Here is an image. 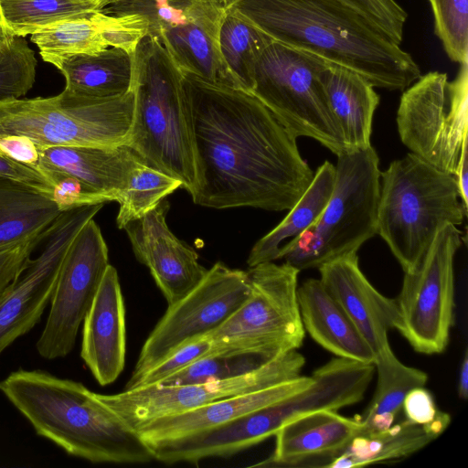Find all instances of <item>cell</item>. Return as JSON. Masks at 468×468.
<instances>
[{"label":"cell","instance_id":"cell-1","mask_svg":"<svg viewBox=\"0 0 468 468\" xmlns=\"http://www.w3.org/2000/svg\"><path fill=\"white\" fill-rule=\"evenodd\" d=\"M195 150L197 205L289 210L314 173L293 137L252 93L183 72Z\"/></svg>","mask_w":468,"mask_h":468},{"label":"cell","instance_id":"cell-2","mask_svg":"<svg viewBox=\"0 0 468 468\" xmlns=\"http://www.w3.org/2000/svg\"><path fill=\"white\" fill-rule=\"evenodd\" d=\"M272 40L347 68L374 87L403 90L421 75L411 55L339 0H229Z\"/></svg>","mask_w":468,"mask_h":468},{"label":"cell","instance_id":"cell-3","mask_svg":"<svg viewBox=\"0 0 468 468\" xmlns=\"http://www.w3.org/2000/svg\"><path fill=\"white\" fill-rule=\"evenodd\" d=\"M0 392L38 436L69 455L94 463L154 460L140 434L81 382L19 368L0 381Z\"/></svg>","mask_w":468,"mask_h":468},{"label":"cell","instance_id":"cell-4","mask_svg":"<svg viewBox=\"0 0 468 468\" xmlns=\"http://www.w3.org/2000/svg\"><path fill=\"white\" fill-rule=\"evenodd\" d=\"M134 112L126 146L147 165L197 186L191 120L183 71L159 39L145 36L133 55Z\"/></svg>","mask_w":468,"mask_h":468},{"label":"cell","instance_id":"cell-5","mask_svg":"<svg viewBox=\"0 0 468 468\" xmlns=\"http://www.w3.org/2000/svg\"><path fill=\"white\" fill-rule=\"evenodd\" d=\"M453 175L410 153L380 172L378 233L405 271L426 251L446 224L463 222Z\"/></svg>","mask_w":468,"mask_h":468},{"label":"cell","instance_id":"cell-6","mask_svg":"<svg viewBox=\"0 0 468 468\" xmlns=\"http://www.w3.org/2000/svg\"><path fill=\"white\" fill-rule=\"evenodd\" d=\"M379 159L371 146L337 154L332 195L316 221L282 245L278 258L300 271L356 253L378 233Z\"/></svg>","mask_w":468,"mask_h":468},{"label":"cell","instance_id":"cell-7","mask_svg":"<svg viewBox=\"0 0 468 468\" xmlns=\"http://www.w3.org/2000/svg\"><path fill=\"white\" fill-rule=\"evenodd\" d=\"M134 94L93 98L62 90L52 97L0 101V134L31 138L40 149L52 146L126 145Z\"/></svg>","mask_w":468,"mask_h":468},{"label":"cell","instance_id":"cell-8","mask_svg":"<svg viewBox=\"0 0 468 468\" xmlns=\"http://www.w3.org/2000/svg\"><path fill=\"white\" fill-rule=\"evenodd\" d=\"M326 63L272 40L256 63L251 93L293 137L313 138L337 155L349 148L321 80Z\"/></svg>","mask_w":468,"mask_h":468},{"label":"cell","instance_id":"cell-9","mask_svg":"<svg viewBox=\"0 0 468 468\" xmlns=\"http://www.w3.org/2000/svg\"><path fill=\"white\" fill-rule=\"evenodd\" d=\"M467 68L462 64L452 81L439 71L420 76L402 93L396 118L402 144L453 176L468 142Z\"/></svg>","mask_w":468,"mask_h":468},{"label":"cell","instance_id":"cell-10","mask_svg":"<svg viewBox=\"0 0 468 468\" xmlns=\"http://www.w3.org/2000/svg\"><path fill=\"white\" fill-rule=\"evenodd\" d=\"M299 272L286 262L268 261L250 267L247 298L208 335L216 349L297 350L305 335L297 298Z\"/></svg>","mask_w":468,"mask_h":468},{"label":"cell","instance_id":"cell-11","mask_svg":"<svg viewBox=\"0 0 468 468\" xmlns=\"http://www.w3.org/2000/svg\"><path fill=\"white\" fill-rule=\"evenodd\" d=\"M462 245L456 226L446 224L436 233L416 265L404 272L396 299L397 330L419 353H442L454 319V256Z\"/></svg>","mask_w":468,"mask_h":468},{"label":"cell","instance_id":"cell-12","mask_svg":"<svg viewBox=\"0 0 468 468\" xmlns=\"http://www.w3.org/2000/svg\"><path fill=\"white\" fill-rule=\"evenodd\" d=\"M250 292L248 273L215 263L204 279L168 308L145 340L124 389L181 346L218 329Z\"/></svg>","mask_w":468,"mask_h":468},{"label":"cell","instance_id":"cell-13","mask_svg":"<svg viewBox=\"0 0 468 468\" xmlns=\"http://www.w3.org/2000/svg\"><path fill=\"white\" fill-rule=\"evenodd\" d=\"M108 248L94 218L72 239L61 264L44 329L36 343L47 360L67 356L109 266Z\"/></svg>","mask_w":468,"mask_h":468},{"label":"cell","instance_id":"cell-14","mask_svg":"<svg viewBox=\"0 0 468 468\" xmlns=\"http://www.w3.org/2000/svg\"><path fill=\"white\" fill-rule=\"evenodd\" d=\"M304 363L302 354L291 350L256 370L230 378L180 386H147L112 395H97L136 431L156 418L295 378L301 376Z\"/></svg>","mask_w":468,"mask_h":468},{"label":"cell","instance_id":"cell-15","mask_svg":"<svg viewBox=\"0 0 468 468\" xmlns=\"http://www.w3.org/2000/svg\"><path fill=\"white\" fill-rule=\"evenodd\" d=\"M103 203L61 213L36 259H28L18 277L0 295V354L39 323L55 288L64 256L76 234Z\"/></svg>","mask_w":468,"mask_h":468},{"label":"cell","instance_id":"cell-16","mask_svg":"<svg viewBox=\"0 0 468 468\" xmlns=\"http://www.w3.org/2000/svg\"><path fill=\"white\" fill-rule=\"evenodd\" d=\"M168 209L169 204L165 198L123 229L136 259L149 269L170 305L191 292L204 279L207 269L199 263L196 250L168 228Z\"/></svg>","mask_w":468,"mask_h":468},{"label":"cell","instance_id":"cell-17","mask_svg":"<svg viewBox=\"0 0 468 468\" xmlns=\"http://www.w3.org/2000/svg\"><path fill=\"white\" fill-rule=\"evenodd\" d=\"M320 281L341 305L375 356L390 348L388 331L398 327L399 312L396 299L381 294L359 268L352 253L318 268Z\"/></svg>","mask_w":468,"mask_h":468},{"label":"cell","instance_id":"cell-18","mask_svg":"<svg viewBox=\"0 0 468 468\" xmlns=\"http://www.w3.org/2000/svg\"><path fill=\"white\" fill-rule=\"evenodd\" d=\"M361 431L359 420L342 416L336 410L302 415L275 433L273 453L252 467L327 468Z\"/></svg>","mask_w":468,"mask_h":468},{"label":"cell","instance_id":"cell-19","mask_svg":"<svg viewBox=\"0 0 468 468\" xmlns=\"http://www.w3.org/2000/svg\"><path fill=\"white\" fill-rule=\"evenodd\" d=\"M123 298L116 269L108 266L83 320L80 356L101 386L113 383L125 362Z\"/></svg>","mask_w":468,"mask_h":468},{"label":"cell","instance_id":"cell-20","mask_svg":"<svg viewBox=\"0 0 468 468\" xmlns=\"http://www.w3.org/2000/svg\"><path fill=\"white\" fill-rule=\"evenodd\" d=\"M312 382V376H299L262 389L154 419L138 427L136 431L145 442L176 439L204 431L277 402L307 388Z\"/></svg>","mask_w":468,"mask_h":468},{"label":"cell","instance_id":"cell-21","mask_svg":"<svg viewBox=\"0 0 468 468\" xmlns=\"http://www.w3.org/2000/svg\"><path fill=\"white\" fill-rule=\"evenodd\" d=\"M224 13V5L197 2L191 16L186 22L164 30L160 42L183 72L214 83L237 87L219 48V28Z\"/></svg>","mask_w":468,"mask_h":468},{"label":"cell","instance_id":"cell-22","mask_svg":"<svg viewBox=\"0 0 468 468\" xmlns=\"http://www.w3.org/2000/svg\"><path fill=\"white\" fill-rule=\"evenodd\" d=\"M141 161L126 145L52 146L41 150L37 170L49 168L69 174L111 202L117 201Z\"/></svg>","mask_w":468,"mask_h":468},{"label":"cell","instance_id":"cell-23","mask_svg":"<svg viewBox=\"0 0 468 468\" xmlns=\"http://www.w3.org/2000/svg\"><path fill=\"white\" fill-rule=\"evenodd\" d=\"M297 298L304 331L317 344L338 357L375 363L374 352L320 279L303 282Z\"/></svg>","mask_w":468,"mask_h":468},{"label":"cell","instance_id":"cell-24","mask_svg":"<svg viewBox=\"0 0 468 468\" xmlns=\"http://www.w3.org/2000/svg\"><path fill=\"white\" fill-rule=\"evenodd\" d=\"M321 80L349 150L371 146L373 117L379 103L374 86L360 74L330 62L323 69Z\"/></svg>","mask_w":468,"mask_h":468},{"label":"cell","instance_id":"cell-25","mask_svg":"<svg viewBox=\"0 0 468 468\" xmlns=\"http://www.w3.org/2000/svg\"><path fill=\"white\" fill-rule=\"evenodd\" d=\"M451 417L431 425L407 419L389 428L357 433L327 468H354L403 459L437 439L448 427Z\"/></svg>","mask_w":468,"mask_h":468},{"label":"cell","instance_id":"cell-26","mask_svg":"<svg viewBox=\"0 0 468 468\" xmlns=\"http://www.w3.org/2000/svg\"><path fill=\"white\" fill-rule=\"evenodd\" d=\"M64 76V90L85 97L112 98L127 93L133 86V56L117 48L77 54L53 64Z\"/></svg>","mask_w":468,"mask_h":468},{"label":"cell","instance_id":"cell-27","mask_svg":"<svg viewBox=\"0 0 468 468\" xmlns=\"http://www.w3.org/2000/svg\"><path fill=\"white\" fill-rule=\"evenodd\" d=\"M61 213L51 197L0 177V250L43 234Z\"/></svg>","mask_w":468,"mask_h":468},{"label":"cell","instance_id":"cell-28","mask_svg":"<svg viewBox=\"0 0 468 468\" xmlns=\"http://www.w3.org/2000/svg\"><path fill=\"white\" fill-rule=\"evenodd\" d=\"M335 182V166L325 161L314 172L312 182L289 209L287 216L254 244L247 260L249 268L277 260L279 250L285 239L291 241L309 229L326 206Z\"/></svg>","mask_w":468,"mask_h":468},{"label":"cell","instance_id":"cell-29","mask_svg":"<svg viewBox=\"0 0 468 468\" xmlns=\"http://www.w3.org/2000/svg\"><path fill=\"white\" fill-rule=\"evenodd\" d=\"M378 373L374 397L359 419L360 432L383 431L392 426L402 410L406 395L414 388L424 387L427 374L401 363L388 348L376 356Z\"/></svg>","mask_w":468,"mask_h":468},{"label":"cell","instance_id":"cell-30","mask_svg":"<svg viewBox=\"0 0 468 468\" xmlns=\"http://www.w3.org/2000/svg\"><path fill=\"white\" fill-rule=\"evenodd\" d=\"M272 39L256 26L226 9L219 28L224 64L238 88L251 93L256 63Z\"/></svg>","mask_w":468,"mask_h":468},{"label":"cell","instance_id":"cell-31","mask_svg":"<svg viewBox=\"0 0 468 468\" xmlns=\"http://www.w3.org/2000/svg\"><path fill=\"white\" fill-rule=\"evenodd\" d=\"M0 7L13 35L24 37L60 21L90 17L102 8L83 0H0Z\"/></svg>","mask_w":468,"mask_h":468},{"label":"cell","instance_id":"cell-32","mask_svg":"<svg viewBox=\"0 0 468 468\" xmlns=\"http://www.w3.org/2000/svg\"><path fill=\"white\" fill-rule=\"evenodd\" d=\"M282 354L261 349L218 351L197 359L154 386L190 385L230 378L256 370Z\"/></svg>","mask_w":468,"mask_h":468},{"label":"cell","instance_id":"cell-33","mask_svg":"<svg viewBox=\"0 0 468 468\" xmlns=\"http://www.w3.org/2000/svg\"><path fill=\"white\" fill-rule=\"evenodd\" d=\"M42 59L50 64L77 54L94 55L108 47L90 17L69 19L31 35Z\"/></svg>","mask_w":468,"mask_h":468},{"label":"cell","instance_id":"cell-34","mask_svg":"<svg viewBox=\"0 0 468 468\" xmlns=\"http://www.w3.org/2000/svg\"><path fill=\"white\" fill-rule=\"evenodd\" d=\"M179 187H182L181 181L141 161L116 201L119 203L117 227L123 229L128 223L146 215Z\"/></svg>","mask_w":468,"mask_h":468},{"label":"cell","instance_id":"cell-35","mask_svg":"<svg viewBox=\"0 0 468 468\" xmlns=\"http://www.w3.org/2000/svg\"><path fill=\"white\" fill-rule=\"evenodd\" d=\"M196 4L191 0H110L100 12L113 16H141L148 21V36L160 40L164 30L191 16Z\"/></svg>","mask_w":468,"mask_h":468},{"label":"cell","instance_id":"cell-36","mask_svg":"<svg viewBox=\"0 0 468 468\" xmlns=\"http://www.w3.org/2000/svg\"><path fill=\"white\" fill-rule=\"evenodd\" d=\"M37 60L24 37L0 48V101L26 95L36 80Z\"/></svg>","mask_w":468,"mask_h":468},{"label":"cell","instance_id":"cell-37","mask_svg":"<svg viewBox=\"0 0 468 468\" xmlns=\"http://www.w3.org/2000/svg\"><path fill=\"white\" fill-rule=\"evenodd\" d=\"M434 30L451 60L468 63L467 0H429Z\"/></svg>","mask_w":468,"mask_h":468},{"label":"cell","instance_id":"cell-38","mask_svg":"<svg viewBox=\"0 0 468 468\" xmlns=\"http://www.w3.org/2000/svg\"><path fill=\"white\" fill-rule=\"evenodd\" d=\"M90 18L96 23L108 48H117L133 56L138 43L149 33L148 21L137 15L107 16L98 11Z\"/></svg>","mask_w":468,"mask_h":468},{"label":"cell","instance_id":"cell-39","mask_svg":"<svg viewBox=\"0 0 468 468\" xmlns=\"http://www.w3.org/2000/svg\"><path fill=\"white\" fill-rule=\"evenodd\" d=\"M38 172L52 186V199L61 212L109 202L107 197L69 174L49 168H39Z\"/></svg>","mask_w":468,"mask_h":468},{"label":"cell","instance_id":"cell-40","mask_svg":"<svg viewBox=\"0 0 468 468\" xmlns=\"http://www.w3.org/2000/svg\"><path fill=\"white\" fill-rule=\"evenodd\" d=\"M215 352H218V350L216 349L209 335L191 341L148 370L130 389L157 385L197 359Z\"/></svg>","mask_w":468,"mask_h":468},{"label":"cell","instance_id":"cell-41","mask_svg":"<svg viewBox=\"0 0 468 468\" xmlns=\"http://www.w3.org/2000/svg\"><path fill=\"white\" fill-rule=\"evenodd\" d=\"M375 23L393 42L401 44L407 12L395 0H339Z\"/></svg>","mask_w":468,"mask_h":468},{"label":"cell","instance_id":"cell-42","mask_svg":"<svg viewBox=\"0 0 468 468\" xmlns=\"http://www.w3.org/2000/svg\"><path fill=\"white\" fill-rule=\"evenodd\" d=\"M51 227L41 235L0 250V295L18 277L35 248L46 239Z\"/></svg>","mask_w":468,"mask_h":468},{"label":"cell","instance_id":"cell-43","mask_svg":"<svg viewBox=\"0 0 468 468\" xmlns=\"http://www.w3.org/2000/svg\"><path fill=\"white\" fill-rule=\"evenodd\" d=\"M402 410L405 419L420 425H431L450 416L437 409L433 396L424 387H417L409 391Z\"/></svg>","mask_w":468,"mask_h":468},{"label":"cell","instance_id":"cell-44","mask_svg":"<svg viewBox=\"0 0 468 468\" xmlns=\"http://www.w3.org/2000/svg\"><path fill=\"white\" fill-rule=\"evenodd\" d=\"M40 147L29 137L21 134H0V155L37 170Z\"/></svg>","mask_w":468,"mask_h":468},{"label":"cell","instance_id":"cell-45","mask_svg":"<svg viewBox=\"0 0 468 468\" xmlns=\"http://www.w3.org/2000/svg\"><path fill=\"white\" fill-rule=\"evenodd\" d=\"M0 177L10 179L52 197V186L40 172L0 155Z\"/></svg>","mask_w":468,"mask_h":468},{"label":"cell","instance_id":"cell-46","mask_svg":"<svg viewBox=\"0 0 468 468\" xmlns=\"http://www.w3.org/2000/svg\"><path fill=\"white\" fill-rule=\"evenodd\" d=\"M459 196L463 206L468 207V142L463 144V151L454 174Z\"/></svg>","mask_w":468,"mask_h":468},{"label":"cell","instance_id":"cell-47","mask_svg":"<svg viewBox=\"0 0 468 468\" xmlns=\"http://www.w3.org/2000/svg\"><path fill=\"white\" fill-rule=\"evenodd\" d=\"M458 395L466 399L468 396V351L464 350L458 378Z\"/></svg>","mask_w":468,"mask_h":468},{"label":"cell","instance_id":"cell-48","mask_svg":"<svg viewBox=\"0 0 468 468\" xmlns=\"http://www.w3.org/2000/svg\"><path fill=\"white\" fill-rule=\"evenodd\" d=\"M15 37L7 27L0 7V48L9 45Z\"/></svg>","mask_w":468,"mask_h":468},{"label":"cell","instance_id":"cell-49","mask_svg":"<svg viewBox=\"0 0 468 468\" xmlns=\"http://www.w3.org/2000/svg\"><path fill=\"white\" fill-rule=\"evenodd\" d=\"M193 2H207V3H216L220 5H226L229 0H191Z\"/></svg>","mask_w":468,"mask_h":468},{"label":"cell","instance_id":"cell-50","mask_svg":"<svg viewBox=\"0 0 468 468\" xmlns=\"http://www.w3.org/2000/svg\"><path fill=\"white\" fill-rule=\"evenodd\" d=\"M83 1L96 3V4H99L100 5H101V7H103L104 5H106L109 3L110 0H83Z\"/></svg>","mask_w":468,"mask_h":468}]
</instances>
